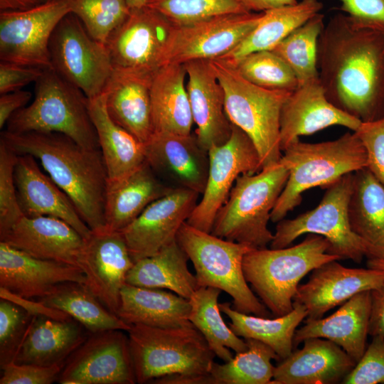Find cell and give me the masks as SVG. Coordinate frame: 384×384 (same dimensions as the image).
I'll return each mask as SVG.
<instances>
[{"label":"cell","instance_id":"7a4b0ae2","mask_svg":"<svg viewBox=\"0 0 384 384\" xmlns=\"http://www.w3.org/2000/svg\"><path fill=\"white\" fill-rule=\"evenodd\" d=\"M1 140L18 155L38 159L48 176L71 199L92 231L105 228V196L108 176L100 149L82 146L58 132L1 133Z\"/></svg>","mask_w":384,"mask_h":384},{"label":"cell","instance_id":"d4e9b609","mask_svg":"<svg viewBox=\"0 0 384 384\" xmlns=\"http://www.w3.org/2000/svg\"><path fill=\"white\" fill-rule=\"evenodd\" d=\"M144 146L146 161L154 171L166 175L177 187L203 193L209 156L196 135L154 133Z\"/></svg>","mask_w":384,"mask_h":384},{"label":"cell","instance_id":"f35d334b","mask_svg":"<svg viewBox=\"0 0 384 384\" xmlns=\"http://www.w3.org/2000/svg\"><path fill=\"white\" fill-rule=\"evenodd\" d=\"M221 291L213 287H198L188 299L190 322L202 334L210 349L224 362L247 349L245 339L237 336L220 314L218 297Z\"/></svg>","mask_w":384,"mask_h":384},{"label":"cell","instance_id":"7bdbcfd3","mask_svg":"<svg viewBox=\"0 0 384 384\" xmlns=\"http://www.w3.org/2000/svg\"><path fill=\"white\" fill-rule=\"evenodd\" d=\"M70 4L90 36L104 44L131 11L127 0H70Z\"/></svg>","mask_w":384,"mask_h":384},{"label":"cell","instance_id":"6da1fadb","mask_svg":"<svg viewBox=\"0 0 384 384\" xmlns=\"http://www.w3.org/2000/svg\"><path fill=\"white\" fill-rule=\"evenodd\" d=\"M319 78L328 100L360 119L384 117V32L358 28L344 13L319 36Z\"/></svg>","mask_w":384,"mask_h":384},{"label":"cell","instance_id":"7c38bea8","mask_svg":"<svg viewBox=\"0 0 384 384\" xmlns=\"http://www.w3.org/2000/svg\"><path fill=\"white\" fill-rule=\"evenodd\" d=\"M175 26L147 6L131 9L106 43L113 69L154 75L166 63Z\"/></svg>","mask_w":384,"mask_h":384},{"label":"cell","instance_id":"277c9868","mask_svg":"<svg viewBox=\"0 0 384 384\" xmlns=\"http://www.w3.org/2000/svg\"><path fill=\"white\" fill-rule=\"evenodd\" d=\"M329 247L323 236L309 233L294 246L252 249L242 260L244 276L273 316L285 315L294 308L302 279L326 262L341 260L328 252Z\"/></svg>","mask_w":384,"mask_h":384},{"label":"cell","instance_id":"ee69618b","mask_svg":"<svg viewBox=\"0 0 384 384\" xmlns=\"http://www.w3.org/2000/svg\"><path fill=\"white\" fill-rule=\"evenodd\" d=\"M175 26H185L226 14L249 13L236 0H148Z\"/></svg>","mask_w":384,"mask_h":384},{"label":"cell","instance_id":"816d5d0a","mask_svg":"<svg viewBox=\"0 0 384 384\" xmlns=\"http://www.w3.org/2000/svg\"><path fill=\"white\" fill-rule=\"evenodd\" d=\"M44 70L34 66L0 62V95L17 91L36 82Z\"/></svg>","mask_w":384,"mask_h":384},{"label":"cell","instance_id":"9c48e42d","mask_svg":"<svg viewBox=\"0 0 384 384\" xmlns=\"http://www.w3.org/2000/svg\"><path fill=\"white\" fill-rule=\"evenodd\" d=\"M177 242L192 262L198 287L228 294L233 309L262 317L272 316L249 287L242 270L244 256L253 247L197 229L185 222Z\"/></svg>","mask_w":384,"mask_h":384},{"label":"cell","instance_id":"c3c4849f","mask_svg":"<svg viewBox=\"0 0 384 384\" xmlns=\"http://www.w3.org/2000/svg\"><path fill=\"white\" fill-rule=\"evenodd\" d=\"M367 154V168L384 186V117L361 122L354 132Z\"/></svg>","mask_w":384,"mask_h":384},{"label":"cell","instance_id":"5bb4252c","mask_svg":"<svg viewBox=\"0 0 384 384\" xmlns=\"http://www.w3.org/2000/svg\"><path fill=\"white\" fill-rule=\"evenodd\" d=\"M208 151L209 170L206 187L186 223L211 233L217 213L226 201L236 179L242 174L257 173L262 164L252 140L234 124L229 139Z\"/></svg>","mask_w":384,"mask_h":384},{"label":"cell","instance_id":"60d3db41","mask_svg":"<svg viewBox=\"0 0 384 384\" xmlns=\"http://www.w3.org/2000/svg\"><path fill=\"white\" fill-rule=\"evenodd\" d=\"M324 19V14H316L271 50L292 70L299 85L319 78L317 46Z\"/></svg>","mask_w":384,"mask_h":384},{"label":"cell","instance_id":"6f0895ef","mask_svg":"<svg viewBox=\"0 0 384 384\" xmlns=\"http://www.w3.org/2000/svg\"><path fill=\"white\" fill-rule=\"evenodd\" d=\"M365 257L367 259V267L384 270V246L367 242Z\"/></svg>","mask_w":384,"mask_h":384},{"label":"cell","instance_id":"603a6c76","mask_svg":"<svg viewBox=\"0 0 384 384\" xmlns=\"http://www.w3.org/2000/svg\"><path fill=\"white\" fill-rule=\"evenodd\" d=\"M0 241L37 258L78 267L85 238L63 220L23 215Z\"/></svg>","mask_w":384,"mask_h":384},{"label":"cell","instance_id":"ab89813d","mask_svg":"<svg viewBox=\"0 0 384 384\" xmlns=\"http://www.w3.org/2000/svg\"><path fill=\"white\" fill-rule=\"evenodd\" d=\"M247 349L236 353L232 359L218 364L214 362L208 374V384H269L272 383L274 367L271 361L277 360L275 351L265 343L245 338Z\"/></svg>","mask_w":384,"mask_h":384},{"label":"cell","instance_id":"680465c9","mask_svg":"<svg viewBox=\"0 0 384 384\" xmlns=\"http://www.w3.org/2000/svg\"><path fill=\"white\" fill-rule=\"evenodd\" d=\"M43 3V0H0V11H23Z\"/></svg>","mask_w":384,"mask_h":384},{"label":"cell","instance_id":"4fadbf2b","mask_svg":"<svg viewBox=\"0 0 384 384\" xmlns=\"http://www.w3.org/2000/svg\"><path fill=\"white\" fill-rule=\"evenodd\" d=\"M70 12V0L43 2L23 11H1V61L53 69L50 40L58 23Z\"/></svg>","mask_w":384,"mask_h":384},{"label":"cell","instance_id":"db71d44e","mask_svg":"<svg viewBox=\"0 0 384 384\" xmlns=\"http://www.w3.org/2000/svg\"><path fill=\"white\" fill-rule=\"evenodd\" d=\"M32 94L26 90H17L1 94L0 96V129L6 125L11 117L26 106Z\"/></svg>","mask_w":384,"mask_h":384},{"label":"cell","instance_id":"d6a6232c","mask_svg":"<svg viewBox=\"0 0 384 384\" xmlns=\"http://www.w3.org/2000/svg\"><path fill=\"white\" fill-rule=\"evenodd\" d=\"M319 0H302L267 10L258 24L231 51L219 58L235 66L250 53L271 50L293 31L323 9Z\"/></svg>","mask_w":384,"mask_h":384},{"label":"cell","instance_id":"83f0119b","mask_svg":"<svg viewBox=\"0 0 384 384\" xmlns=\"http://www.w3.org/2000/svg\"><path fill=\"white\" fill-rule=\"evenodd\" d=\"M370 313V291L355 294L334 314L305 320L296 330L294 348L309 338L328 339L342 348L357 363L366 348Z\"/></svg>","mask_w":384,"mask_h":384},{"label":"cell","instance_id":"f6af8a7d","mask_svg":"<svg viewBox=\"0 0 384 384\" xmlns=\"http://www.w3.org/2000/svg\"><path fill=\"white\" fill-rule=\"evenodd\" d=\"M18 156L0 139V235L24 215L18 203L14 176Z\"/></svg>","mask_w":384,"mask_h":384},{"label":"cell","instance_id":"8fae6325","mask_svg":"<svg viewBox=\"0 0 384 384\" xmlns=\"http://www.w3.org/2000/svg\"><path fill=\"white\" fill-rule=\"evenodd\" d=\"M49 51L53 69L89 100L104 92L113 71L107 48L90 36L74 14L58 23Z\"/></svg>","mask_w":384,"mask_h":384},{"label":"cell","instance_id":"30bf717a","mask_svg":"<svg viewBox=\"0 0 384 384\" xmlns=\"http://www.w3.org/2000/svg\"><path fill=\"white\" fill-rule=\"evenodd\" d=\"M353 174H347L327 186L315 208L293 219L277 222L270 248L288 247L299 236L312 233L321 235L329 242V254L341 260L361 263L366 255L367 242L351 230L348 213Z\"/></svg>","mask_w":384,"mask_h":384},{"label":"cell","instance_id":"8d00e7d4","mask_svg":"<svg viewBox=\"0 0 384 384\" xmlns=\"http://www.w3.org/2000/svg\"><path fill=\"white\" fill-rule=\"evenodd\" d=\"M353 175L348 210L351 228L366 242L384 246V186L367 167Z\"/></svg>","mask_w":384,"mask_h":384},{"label":"cell","instance_id":"5b68a950","mask_svg":"<svg viewBox=\"0 0 384 384\" xmlns=\"http://www.w3.org/2000/svg\"><path fill=\"white\" fill-rule=\"evenodd\" d=\"M279 161L288 169L287 181L270 215L277 223L299 206L309 188H325L343 176L367 167L366 149L356 133L319 143L297 141L284 151Z\"/></svg>","mask_w":384,"mask_h":384},{"label":"cell","instance_id":"74e56055","mask_svg":"<svg viewBox=\"0 0 384 384\" xmlns=\"http://www.w3.org/2000/svg\"><path fill=\"white\" fill-rule=\"evenodd\" d=\"M39 300L66 313L90 333L115 329L128 331L131 328L110 311L84 284H60L50 294Z\"/></svg>","mask_w":384,"mask_h":384},{"label":"cell","instance_id":"836d02e7","mask_svg":"<svg viewBox=\"0 0 384 384\" xmlns=\"http://www.w3.org/2000/svg\"><path fill=\"white\" fill-rule=\"evenodd\" d=\"M88 108L109 179L125 176L146 162L144 144L111 119L104 93L88 99Z\"/></svg>","mask_w":384,"mask_h":384},{"label":"cell","instance_id":"9f6ffc18","mask_svg":"<svg viewBox=\"0 0 384 384\" xmlns=\"http://www.w3.org/2000/svg\"><path fill=\"white\" fill-rule=\"evenodd\" d=\"M248 12H264L286 5H292L297 0H236Z\"/></svg>","mask_w":384,"mask_h":384},{"label":"cell","instance_id":"11a10c76","mask_svg":"<svg viewBox=\"0 0 384 384\" xmlns=\"http://www.w3.org/2000/svg\"><path fill=\"white\" fill-rule=\"evenodd\" d=\"M368 334L384 336V282L370 291V313Z\"/></svg>","mask_w":384,"mask_h":384},{"label":"cell","instance_id":"cb8c5ba5","mask_svg":"<svg viewBox=\"0 0 384 384\" xmlns=\"http://www.w3.org/2000/svg\"><path fill=\"white\" fill-rule=\"evenodd\" d=\"M14 176L18 203L24 215L56 217L70 225L84 238L90 237L92 231L71 199L41 171L34 156L18 155Z\"/></svg>","mask_w":384,"mask_h":384},{"label":"cell","instance_id":"b9f144b4","mask_svg":"<svg viewBox=\"0 0 384 384\" xmlns=\"http://www.w3.org/2000/svg\"><path fill=\"white\" fill-rule=\"evenodd\" d=\"M235 67L246 80L265 89L293 92L299 85L292 70L272 50L250 53Z\"/></svg>","mask_w":384,"mask_h":384},{"label":"cell","instance_id":"f5cc1de1","mask_svg":"<svg viewBox=\"0 0 384 384\" xmlns=\"http://www.w3.org/2000/svg\"><path fill=\"white\" fill-rule=\"evenodd\" d=\"M0 298L7 299L23 308L32 316H46L56 320H69L72 318L66 313L50 307L43 302L18 296L0 287Z\"/></svg>","mask_w":384,"mask_h":384},{"label":"cell","instance_id":"f907efd6","mask_svg":"<svg viewBox=\"0 0 384 384\" xmlns=\"http://www.w3.org/2000/svg\"><path fill=\"white\" fill-rule=\"evenodd\" d=\"M336 9L346 14L353 24L384 32V0H338Z\"/></svg>","mask_w":384,"mask_h":384},{"label":"cell","instance_id":"681fc988","mask_svg":"<svg viewBox=\"0 0 384 384\" xmlns=\"http://www.w3.org/2000/svg\"><path fill=\"white\" fill-rule=\"evenodd\" d=\"M65 363L43 366L12 361L1 367L0 384H50L58 381Z\"/></svg>","mask_w":384,"mask_h":384},{"label":"cell","instance_id":"f546056e","mask_svg":"<svg viewBox=\"0 0 384 384\" xmlns=\"http://www.w3.org/2000/svg\"><path fill=\"white\" fill-rule=\"evenodd\" d=\"M76 320L33 316L13 362L50 366L64 363L88 336Z\"/></svg>","mask_w":384,"mask_h":384},{"label":"cell","instance_id":"d6986e66","mask_svg":"<svg viewBox=\"0 0 384 384\" xmlns=\"http://www.w3.org/2000/svg\"><path fill=\"white\" fill-rule=\"evenodd\" d=\"M332 260L311 271L309 280L299 284L294 302L305 306V320L320 319L355 294L371 291L384 282V270L349 268Z\"/></svg>","mask_w":384,"mask_h":384},{"label":"cell","instance_id":"ac0fdd59","mask_svg":"<svg viewBox=\"0 0 384 384\" xmlns=\"http://www.w3.org/2000/svg\"><path fill=\"white\" fill-rule=\"evenodd\" d=\"M133 261L120 232L92 231L78 267L85 276V287L112 313L117 314L121 290Z\"/></svg>","mask_w":384,"mask_h":384},{"label":"cell","instance_id":"4316f807","mask_svg":"<svg viewBox=\"0 0 384 384\" xmlns=\"http://www.w3.org/2000/svg\"><path fill=\"white\" fill-rule=\"evenodd\" d=\"M153 77L113 69L103 92L111 119L144 144L154 134L151 102Z\"/></svg>","mask_w":384,"mask_h":384},{"label":"cell","instance_id":"91938a15","mask_svg":"<svg viewBox=\"0 0 384 384\" xmlns=\"http://www.w3.org/2000/svg\"><path fill=\"white\" fill-rule=\"evenodd\" d=\"M127 1L130 9H135L145 6L148 0H127Z\"/></svg>","mask_w":384,"mask_h":384},{"label":"cell","instance_id":"3957f363","mask_svg":"<svg viewBox=\"0 0 384 384\" xmlns=\"http://www.w3.org/2000/svg\"><path fill=\"white\" fill-rule=\"evenodd\" d=\"M129 346L137 383L208 384L215 353L193 325H131Z\"/></svg>","mask_w":384,"mask_h":384},{"label":"cell","instance_id":"ba28073f","mask_svg":"<svg viewBox=\"0 0 384 384\" xmlns=\"http://www.w3.org/2000/svg\"><path fill=\"white\" fill-rule=\"evenodd\" d=\"M35 83L33 102L11 117L6 130L58 132L83 147L100 149L85 94L53 69L44 70Z\"/></svg>","mask_w":384,"mask_h":384},{"label":"cell","instance_id":"4dcf8cb0","mask_svg":"<svg viewBox=\"0 0 384 384\" xmlns=\"http://www.w3.org/2000/svg\"><path fill=\"white\" fill-rule=\"evenodd\" d=\"M190 310L189 300L175 293L126 283L121 290L117 315L130 326L178 328L193 326Z\"/></svg>","mask_w":384,"mask_h":384},{"label":"cell","instance_id":"9a60e30c","mask_svg":"<svg viewBox=\"0 0 384 384\" xmlns=\"http://www.w3.org/2000/svg\"><path fill=\"white\" fill-rule=\"evenodd\" d=\"M122 330L90 333L68 358L60 384H134L137 383L129 346Z\"/></svg>","mask_w":384,"mask_h":384},{"label":"cell","instance_id":"1f68e13d","mask_svg":"<svg viewBox=\"0 0 384 384\" xmlns=\"http://www.w3.org/2000/svg\"><path fill=\"white\" fill-rule=\"evenodd\" d=\"M183 63H169L154 75L151 89L154 133L191 134L193 123Z\"/></svg>","mask_w":384,"mask_h":384},{"label":"cell","instance_id":"52a82bcc","mask_svg":"<svg viewBox=\"0 0 384 384\" xmlns=\"http://www.w3.org/2000/svg\"><path fill=\"white\" fill-rule=\"evenodd\" d=\"M210 61L224 90L225 111L230 122L252 140L262 169L278 163L282 156L281 110L292 92L257 86L225 60L217 58Z\"/></svg>","mask_w":384,"mask_h":384},{"label":"cell","instance_id":"ffe728a7","mask_svg":"<svg viewBox=\"0 0 384 384\" xmlns=\"http://www.w3.org/2000/svg\"><path fill=\"white\" fill-rule=\"evenodd\" d=\"M361 121L334 105L319 78L299 85L284 102L280 115V149L283 151L299 137L338 125L355 132Z\"/></svg>","mask_w":384,"mask_h":384},{"label":"cell","instance_id":"8992f818","mask_svg":"<svg viewBox=\"0 0 384 384\" xmlns=\"http://www.w3.org/2000/svg\"><path fill=\"white\" fill-rule=\"evenodd\" d=\"M288 177L289 171L280 161L257 174L240 175L217 213L211 233L253 248H265L274 237L268 229L271 212Z\"/></svg>","mask_w":384,"mask_h":384},{"label":"cell","instance_id":"44dd1931","mask_svg":"<svg viewBox=\"0 0 384 384\" xmlns=\"http://www.w3.org/2000/svg\"><path fill=\"white\" fill-rule=\"evenodd\" d=\"M85 283L77 266L35 257L0 241V287L28 299H42L64 282Z\"/></svg>","mask_w":384,"mask_h":384},{"label":"cell","instance_id":"e0dca14e","mask_svg":"<svg viewBox=\"0 0 384 384\" xmlns=\"http://www.w3.org/2000/svg\"><path fill=\"white\" fill-rule=\"evenodd\" d=\"M198 195L191 189L173 188L119 231L134 262L176 241L178 230L198 203Z\"/></svg>","mask_w":384,"mask_h":384},{"label":"cell","instance_id":"7402d4cb","mask_svg":"<svg viewBox=\"0 0 384 384\" xmlns=\"http://www.w3.org/2000/svg\"><path fill=\"white\" fill-rule=\"evenodd\" d=\"M188 82L186 90L196 137L206 151L225 143L233 124L225 111V94L210 60H193L183 63Z\"/></svg>","mask_w":384,"mask_h":384},{"label":"cell","instance_id":"e575fe53","mask_svg":"<svg viewBox=\"0 0 384 384\" xmlns=\"http://www.w3.org/2000/svg\"><path fill=\"white\" fill-rule=\"evenodd\" d=\"M188 260L176 240L155 255L136 261L127 273L126 283L169 289L188 299L199 287L196 275L188 268Z\"/></svg>","mask_w":384,"mask_h":384},{"label":"cell","instance_id":"484cf974","mask_svg":"<svg viewBox=\"0 0 384 384\" xmlns=\"http://www.w3.org/2000/svg\"><path fill=\"white\" fill-rule=\"evenodd\" d=\"M274 367L272 383L332 384L342 382L356 363L339 346L322 338H309Z\"/></svg>","mask_w":384,"mask_h":384},{"label":"cell","instance_id":"7dc6e473","mask_svg":"<svg viewBox=\"0 0 384 384\" xmlns=\"http://www.w3.org/2000/svg\"><path fill=\"white\" fill-rule=\"evenodd\" d=\"M372 338L361 359L341 383H384V336Z\"/></svg>","mask_w":384,"mask_h":384},{"label":"cell","instance_id":"2e32d148","mask_svg":"<svg viewBox=\"0 0 384 384\" xmlns=\"http://www.w3.org/2000/svg\"><path fill=\"white\" fill-rule=\"evenodd\" d=\"M262 15L263 12L226 14L176 26L167 50L166 63L210 60L223 56L246 37Z\"/></svg>","mask_w":384,"mask_h":384},{"label":"cell","instance_id":"bcb514c9","mask_svg":"<svg viewBox=\"0 0 384 384\" xmlns=\"http://www.w3.org/2000/svg\"><path fill=\"white\" fill-rule=\"evenodd\" d=\"M33 316L5 299H0L1 368L14 361Z\"/></svg>","mask_w":384,"mask_h":384},{"label":"cell","instance_id":"d590c367","mask_svg":"<svg viewBox=\"0 0 384 384\" xmlns=\"http://www.w3.org/2000/svg\"><path fill=\"white\" fill-rule=\"evenodd\" d=\"M293 304L290 312L274 319L240 312L230 302L220 303L219 306L230 319L228 326L237 336L265 343L275 351L280 361L292 352L297 328L307 316L304 306L297 302Z\"/></svg>","mask_w":384,"mask_h":384},{"label":"cell","instance_id":"f1b7e54d","mask_svg":"<svg viewBox=\"0 0 384 384\" xmlns=\"http://www.w3.org/2000/svg\"><path fill=\"white\" fill-rule=\"evenodd\" d=\"M175 187L163 183L146 162L125 176L107 179L105 196V225L121 231L153 201Z\"/></svg>","mask_w":384,"mask_h":384},{"label":"cell","instance_id":"94428289","mask_svg":"<svg viewBox=\"0 0 384 384\" xmlns=\"http://www.w3.org/2000/svg\"><path fill=\"white\" fill-rule=\"evenodd\" d=\"M53 1V0H43V2H47V1Z\"/></svg>","mask_w":384,"mask_h":384}]
</instances>
